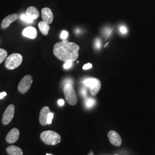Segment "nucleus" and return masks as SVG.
I'll return each mask as SVG.
<instances>
[{
    "instance_id": "obj_1",
    "label": "nucleus",
    "mask_w": 155,
    "mask_h": 155,
    "mask_svg": "<svg viewBox=\"0 0 155 155\" xmlns=\"http://www.w3.org/2000/svg\"><path fill=\"white\" fill-rule=\"evenodd\" d=\"M79 46L74 43L69 42L67 39L56 43L54 45L53 52L54 55L62 61H75L79 56Z\"/></svg>"
},
{
    "instance_id": "obj_2",
    "label": "nucleus",
    "mask_w": 155,
    "mask_h": 155,
    "mask_svg": "<svg viewBox=\"0 0 155 155\" xmlns=\"http://www.w3.org/2000/svg\"><path fill=\"white\" fill-rule=\"evenodd\" d=\"M40 139L45 144L49 145H55L61 141V136L52 130L43 132L40 134Z\"/></svg>"
},
{
    "instance_id": "obj_3",
    "label": "nucleus",
    "mask_w": 155,
    "mask_h": 155,
    "mask_svg": "<svg viewBox=\"0 0 155 155\" xmlns=\"http://www.w3.org/2000/svg\"><path fill=\"white\" fill-rule=\"evenodd\" d=\"M63 92L67 102L70 105H75L77 103V96L72 84H66L63 88Z\"/></svg>"
},
{
    "instance_id": "obj_4",
    "label": "nucleus",
    "mask_w": 155,
    "mask_h": 155,
    "mask_svg": "<svg viewBox=\"0 0 155 155\" xmlns=\"http://www.w3.org/2000/svg\"><path fill=\"white\" fill-rule=\"evenodd\" d=\"M22 61V55L18 53H15L6 58L5 65L8 70H14L19 67Z\"/></svg>"
},
{
    "instance_id": "obj_5",
    "label": "nucleus",
    "mask_w": 155,
    "mask_h": 155,
    "mask_svg": "<svg viewBox=\"0 0 155 155\" xmlns=\"http://www.w3.org/2000/svg\"><path fill=\"white\" fill-rule=\"evenodd\" d=\"M83 82L86 86L90 89V92L92 96H95L98 94L101 87L100 79L97 78H87Z\"/></svg>"
},
{
    "instance_id": "obj_6",
    "label": "nucleus",
    "mask_w": 155,
    "mask_h": 155,
    "mask_svg": "<svg viewBox=\"0 0 155 155\" xmlns=\"http://www.w3.org/2000/svg\"><path fill=\"white\" fill-rule=\"evenodd\" d=\"M33 78L30 75H27L22 78L18 85V90L21 94L27 93L31 87Z\"/></svg>"
},
{
    "instance_id": "obj_7",
    "label": "nucleus",
    "mask_w": 155,
    "mask_h": 155,
    "mask_svg": "<svg viewBox=\"0 0 155 155\" xmlns=\"http://www.w3.org/2000/svg\"><path fill=\"white\" fill-rule=\"evenodd\" d=\"M15 110V106L13 104L9 105L7 107L5 111H4V113L2 117V124L4 125H6L11 122L14 117Z\"/></svg>"
},
{
    "instance_id": "obj_8",
    "label": "nucleus",
    "mask_w": 155,
    "mask_h": 155,
    "mask_svg": "<svg viewBox=\"0 0 155 155\" xmlns=\"http://www.w3.org/2000/svg\"><path fill=\"white\" fill-rule=\"evenodd\" d=\"M108 138L111 144L114 146L119 147L122 144V140L118 133L114 130H111L107 134Z\"/></svg>"
},
{
    "instance_id": "obj_9",
    "label": "nucleus",
    "mask_w": 155,
    "mask_h": 155,
    "mask_svg": "<svg viewBox=\"0 0 155 155\" xmlns=\"http://www.w3.org/2000/svg\"><path fill=\"white\" fill-rule=\"evenodd\" d=\"M20 136V131L17 128H13L8 133L6 137V141L8 143L13 144L16 142Z\"/></svg>"
},
{
    "instance_id": "obj_10",
    "label": "nucleus",
    "mask_w": 155,
    "mask_h": 155,
    "mask_svg": "<svg viewBox=\"0 0 155 155\" xmlns=\"http://www.w3.org/2000/svg\"><path fill=\"white\" fill-rule=\"evenodd\" d=\"M19 17V15L17 13L12 14L10 15H8V16L6 17L5 18H4L1 23V28L2 29H5L6 28H8L11 24L12 22L15 21Z\"/></svg>"
},
{
    "instance_id": "obj_11",
    "label": "nucleus",
    "mask_w": 155,
    "mask_h": 155,
    "mask_svg": "<svg viewBox=\"0 0 155 155\" xmlns=\"http://www.w3.org/2000/svg\"><path fill=\"white\" fill-rule=\"evenodd\" d=\"M41 16L43 20L48 24H51L54 20L53 13L48 8H44L41 10Z\"/></svg>"
},
{
    "instance_id": "obj_12",
    "label": "nucleus",
    "mask_w": 155,
    "mask_h": 155,
    "mask_svg": "<svg viewBox=\"0 0 155 155\" xmlns=\"http://www.w3.org/2000/svg\"><path fill=\"white\" fill-rule=\"evenodd\" d=\"M51 112L50 108L48 106H45L42 108L40 111V116H39V121L41 125L45 126L47 124V118L48 116Z\"/></svg>"
},
{
    "instance_id": "obj_13",
    "label": "nucleus",
    "mask_w": 155,
    "mask_h": 155,
    "mask_svg": "<svg viewBox=\"0 0 155 155\" xmlns=\"http://www.w3.org/2000/svg\"><path fill=\"white\" fill-rule=\"evenodd\" d=\"M22 35L29 39H35L38 36V32L36 29L33 27H28L24 29L22 31Z\"/></svg>"
},
{
    "instance_id": "obj_14",
    "label": "nucleus",
    "mask_w": 155,
    "mask_h": 155,
    "mask_svg": "<svg viewBox=\"0 0 155 155\" xmlns=\"http://www.w3.org/2000/svg\"><path fill=\"white\" fill-rule=\"evenodd\" d=\"M26 15L32 20H36L39 17V12L34 6H29L26 11Z\"/></svg>"
},
{
    "instance_id": "obj_15",
    "label": "nucleus",
    "mask_w": 155,
    "mask_h": 155,
    "mask_svg": "<svg viewBox=\"0 0 155 155\" xmlns=\"http://www.w3.org/2000/svg\"><path fill=\"white\" fill-rule=\"evenodd\" d=\"M6 152L9 155H23L22 150L15 145H11L7 147Z\"/></svg>"
},
{
    "instance_id": "obj_16",
    "label": "nucleus",
    "mask_w": 155,
    "mask_h": 155,
    "mask_svg": "<svg viewBox=\"0 0 155 155\" xmlns=\"http://www.w3.org/2000/svg\"><path fill=\"white\" fill-rule=\"evenodd\" d=\"M38 26L41 33H43L44 35H48L50 29V25L48 23L45 22L44 21H42L39 22Z\"/></svg>"
},
{
    "instance_id": "obj_17",
    "label": "nucleus",
    "mask_w": 155,
    "mask_h": 155,
    "mask_svg": "<svg viewBox=\"0 0 155 155\" xmlns=\"http://www.w3.org/2000/svg\"><path fill=\"white\" fill-rule=\"evenodd\" d=\"M7 51L4 49L0 48V64L4 61L7 58Z\"/></svg>"
},
{
    "instance_id": "obj_18",
    "label": "nucleus",
    "mask_w": 155,
    "mask_h": 155,
    "mask_svg": "<svg viewBox=\"0 0 155 155\" xmlns=\"http://www.w3.org/2000/svg\"><path fill=\"white\" fill-rule=\"evenodd\" d=\"M95 104V101L93 98H88L86 100L85 105L87 108H91Z\"/></svg>"
},
{
    "instance_id": "obj_19",
    "label": "nucleus",
    "mask_w": 155,
    "mask_h": 155,
    "mask_svg": "<svg viewBox=\"0 0 155 155\" xmlns=\"http://www.w3.org/2000/svg\"><path fill=\"white\" fill-rule=\"evenodd\" d=\"M20 19L25 21V22H28V23H32L33 22V20L31 18H30L29 17L27 16L25 14H23L20 16Z\"/></svg>"
},
{
    "instance_id": "obj_20",
    "label": "nucleus",
    "mask_w": 155,
    "mask_h": 155,
    "mask_svg": "<svg viewBox=\"0 0 155 155\" xmlns=\"http://www.w3.org/2000/svg\"><path fill=\"white\" fill-rule=\"evenodd\" d=\"M54 117V113L50 112L48 116V118H47V124H51L52 123V120Z\"/></svg>"
},
{
    "instance_id": "obj_21",
    "label": "nucleus",
    "mask_w": 155,
    "mask_h": 155,
    "mask_svg": "<svg viewBox=\"0 0 155 155\" xmlns=\"http://www.w3.org/2000/svg\"><path fill=\"white\" fill-rule=\"evenodd\" d=\"M72 61H66V63L63 65V67H64V68L68 69V68H70L72 66Z\"/></svg>"
},
{
    "instance_id": "obj_22",
    "label": "nucleus",
    "mask_w": 155,
    "mask_h": 155,
    "mask_svg": "<svg viewBox=\"0 0 155 155\" xmlns=\"http://www.w3.org/2000/svg\"><path fill=\"white\" fill-rule=\"evenodd\" d=\"M101 40L100 39H97L95 40V47L97 49H100L101 48Z\"/></svg>"
},
{
    "instance_id": "obj_23",
    "label": "nucleus",
    "mask_w": 155,
    "mask_h": 155,
    "mask_svg": "<svg viewBox=\"0 0 155 155\" xmlns=\"http://www.w3.org/2000/svg\"><path fill=\"white\" fill-rule=\"evenodd\" d=\"M68 32L66 31H63L61 33V39L64 40V39H66L68 37Z\"/></svg>"
},
{
    "instance_id": "obj_24",
    "label": "nucleus",
    "mask_w": 155,
    "mask_h": 155,
    "mask_svg": "<svg viewBox=\"0 0 155 155\" xmlns=\"http://www.w3.org/2000/svg\"><path fill=\"white\" fill-rule=\"evenodd\" d=\"M120 31L122 34H126L127 33V29L125 26H121L120 27Z\"/></svg>"
},
{
    "instance_id": "obj_25",
    "label": "nucleus",
    "mask_w": 155,
    "mask_h": 155,
    "mask_svg": "<svg viewBox=\"0 0 155 155\" xmlns=\"http://www.w3.org/2000/svg\"><path fill=\"white\" fill-rule=\"evenodd\" d=\"M91 68H92V64L91 63H87V64L84 65L83 67V70H88Z\"/></svg>"
},
{
    "instance_id": "obj_26",
    "label": "nucleus",
    "mask_w": 155,
    "mask_h": 155,
    "mask_svg": "<svg viewBox=\"0 0 155 155\" xmlns=\"http://www.w3.org/2000/svg\"><path fill=\"white\" fill-rule=\"evenodd\" d=\"M6 95H7V94H6V92H2V93H0V100L3 99Z\"/></svg>"
},
{
    "instance_id": "obj_27",
    "label": "nucleus",
    "mask_w": 155,
    "mask_h": 155,
    "mask_svg": "<svg viewBox=\"0 0 155 155\" xmlns=\"http://www.w3.org/2000/svg\"><path fill=\"white\" fill-rule=\"evenodd\" d=\"M58 104H59V105L60 106L64 105V100H62V99L59 100V101H58Z\"/></svg>"
},
{
    "instance_id": "obj_28",
    "label": "nucleus",
    "mask_w": 155,
    "mask_h": 155,
    "mask_svg": "<svg viewBox=\"0 0 155 155\" xmlns=\"http://www.w3.org/2000/svg\"><path fill=\"white\" fill-rule=\"evenodd\" d=\"M81 93H82V94L83 95L84 97L86 95V90H84V89H83V90H82V92H81Z\"/></svg>"
},
{
    "instance_id": "obj_29",
    "label": "nucleus",
    "mask_w": 155,
    "mask_h": 155,
    "mask_svg": "<svg viewBox=\"0 0 155 155\" xmlns=\"http://www.w3.org/2000/svg\"><path fill=\"white\" fill-rule=\"evenodd\" d=\"M46 155H50V154H48V153H47V154H46Z\"/></svg>"
},
{
    "instance_id": "obj_30",
    "label": "nucleus",
    "mask_w": 155,
    "mask_h": 155,
    "mask_svg": "<svg viewBox=\"0 0 155 155\" xmlns=\"http://www.w3.org/2000/svg\"></svg>"
}]
</instances>
